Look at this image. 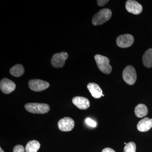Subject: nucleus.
I'll list each match as a JSON object with an SVG mask.
<instances>
[{"label":"nucleus","instance_id":"1","mask_svg":"<svg viewBox=\"0 0 152 152\" xmlns=\"http://www.w3.org/2000/svg\"><path fill=\"white\" fill-rule=\"evenodd\" d=\"M112 15V11L110 9L101 10L93 17L92 24L95 26L103 24L110 19Z\"/></svg>","mask_w":152,"mask_h":152},{"label":"nucleus","instance_id":"2","mask_svg":"<svg viewBox=\"0 0 152 152\" xmlns=\"http://www.w3.org/2000/svg\"><path fill=\"white\" fill-rule=\"evenodd\" d=\"M94 59L98 68L102 72L107 75L111 72L112 67L110 64V59L107 57L101 55H96Z\"/></svg>","mask_w":152,"mask_h":152},{"label":"nucleus","instance_id":"3","mask_svg":"<svg viewBox=\"0 0 152 152\" xmlns=\"http://www.w3.org/2000/svg\"><path fill=\"white\" fill-rule=\"evenodd\" d=\"M25 109L28 112L34 114H45L50 111V106L48 104L29 103L25 105Z\"/></svg>","mask_w":152,"mask_h":152},{"label":"nucleus","instance_id":"4","mask_svg":"<svg viewBox=\"0 0 152 152\" xmlns=\"http://www.w3.org/2000/svg\"><path fill=\"white\" fill-rule=\"evenodd\" d=\"M123 78L127 84L134 85L137 79V73L134 68L131 65L127 66L123 71Z\"/></svg>","mask_w":152,"mask_h":152},{"label":"nucleus","instance_id":"5","mask_svg":"<svg viewBox=\"0 0 152 152\" xmlns=\"http://www.w3.org/2000/svg\"><path fill=\"white\" fill-rule=\"evenodd\" d=\"M69 57L67 53L61 52L55 54L52 57L51 60L52 66L55 68H61L64 66L66 60Z\"/></svg>","mask_w":152,"mask_h":152},{"label":"nucleus","instance_id":"6","mask_svg":"<svg viewBox=\"0 0 152 152\" xmlns=\"http://www.w3.org/2000/svg\"><path fill=\"white\" fill-rule=\"evenodd\" d=\"M48 82L39 79L30 80L28 82L29 87L31 90L36 92H40L47 89L50 87Z\"/></svg>","mask_w":152,"mask_h":152},{"label":"nucleus","instance_id":"7","mask_svg":"<svg viewBox=\"0 0 152 152\" xmlns=\"http://www.w3.org/2000/svg\"><path fill=\"white\" fill-rule=\"evenodd\" d=\"M134 42V38L129 34L121 35L117 38V45L121 48H127L131 47Z\"/></svg>","mask_w":152,"mask_h":152},{"label":"nucleus","instance_id":"8","mask_svg":"<svg viewBox=\"0 0 152 152\" xmlns=\"http://www.w3.org/2000/svg\"><path fill=\"white\" fill-rule=\"evenodd\" d=\"M75 121L69 117H65L59 121L58 123V128L62 132H70L74 129Z\"/></svg>","mask_w":152,"mask_h":152},{"label":"nucleus","instance_id":"9","mask_svg":"<svg viewBox=\"0 0 152 152\" xmlns=\"http://www.w3.org/2000/svg\"><path fill=\"white\" fill-rule=\"evenodd\" d=\"M126 8L129 12L137 15L141 13L142 7L137 1L129 0L126 2Z\"/></svg>","mask_w":152,"mask_h":152},{"label":"nucleus","instance_id":"10","mask_svg":"<svg viewBox=\"0 0 152 152\" xmlns=\"http://www.w3.org/2000/svg\"><path fill=\"white\" fill-rule=\"evenodd\" d=\"M0 88L3 93L8 94L15 91L16 85L12 81L7 78H4L1 81Z\"/></svg>","mask_w":152,"mask_h":152},{"label":"nucleus","instance_id":"11","mask_svg":"<svg viewBox=\"0 0 152 152\" xmlns=\"http://www.w3.org/2000/svg\"><path fill=\"white\" fill-rule=\"evenodd\" d=\"M74 104L80 110H86L90 106L89 101L87 98L82 96H75L72 100Z\"/></svg>","mask_w":152,"mask_h":152},{"label":"nucleus","instance_id":"12","mask_svg":"<svg viewBox=\"0 0 152 152\" xmlns=\"http://www.w3.org/2000/svg\"><path fill=\"white\" fill-rule=\"evenodd\" d=\"M87 88L91 93L93 97L95 99H99L103 94L102 90L99 86L95 83H89Z\"/></svg>","mask_w":152,"mask_h":152},{"label":"nucleus","instance_id":"13","mask_svg":"<svg viewBox=\"0 0 152 152\" xmlns=\"http://www.w3.org/2000/svg\"><path fill=\"white\" fill-rule=\"evenodd\" d=\"M152 127V119L145 118L139 121L137 125V129L141 132H146Z\"/></svg>","mask_w":152,"mask_h":152},{"label":"nucleus","instance_id":"14","mask_svg":"<svg viewBox=\"0 0 152 152\" xmlns=\"http://www.w3.org/2000/svg\"><path fill=\"white\" fill-rule=\"evenodd\" d=\"M142 62L144 66L146 67H152V48L148 49L143 55Z\"/></svg>","mask_w":152,"mask_h":152},{"label":"nucleus","instance_id":"15","mask_svg":"<svg viewBox=\"0 0 152 152\" xmlns=\"http://www.w3.org/2000/svg\"><path fill=\"white\" fill-rule=\"evenodd\" d=\"M135 114L136 116L142 118L146 116L148 114V109L145 105L139 104L135 108Z\"/></svg>","mask_w":152,"mask_h":152},{"label":"nucleus","instance_id":"16","mask_svg":"<svg viewBox=\"0 0 152 152\" xmlns=\"http://www.w3.org/2000/svg\"><path fill=\"white\" fill-rule=\"evenodd\" d=\"M40 147V143L38 141L33 140L27 144L25 150L26 152H37L39 149Z\"/></svg>","mask_w":152,"mask_h":152},{"label":"nucleus","instance_id":"17","mask_svg":"<svg viewBox=\"0 0 152 152\" xmlns=\"http://www.w3.org/2000/svg\"><path fill=\"white\" fill-rule=\"evenodd\" d=\"M25 72L24 68L22 65H16L10 70V73L12 75L15 77H20L24 74Z\"/></svg>","mask_w":152,"mask_h":152},{"label":"nucleus","instance_id":"18","mask_svg":"<svg viewBox=\"0 0 152 152\" xmlns=\"http://www.w3.org/2000/svg\"><path fill=\"white\" fill-rule=\"evenodd\" d=\"M136 144L134 142H129L126 145L124 148V152H136Z\"/></svg>","mask_w":152,"mask_h":152},{"label":"nucleus","instance_id":"19","mask_svg":"<svg viewBox=\"0 0 152 152\" xmlns=\"http://www.w3.org/2000/svg\"><path fill=\"white\" fill-rule=\"evenodd\" d=\"M86 122L87 124L90 126L92 127H95L96 126V123L90 118H87L86 120Z\"/></svg>","mask_w":152,"mask_h":152},{"label":"nucleus","instance_id":"20","mask_svg":"<svg viewBox=\"0 0 152 152\" xmlns=\"http://www.w3.org/2000/svg\"><path fill=\"white\" fill-rule=\"evenodd\" d=\"M25 149L22 145H17L14 147L13 152H25Z\"/></svg>","mask_w":152,"mask_h":152},{"label":"nucleus","instance_id":"21","mask_svg":"<svg viewBox=\"0 0 152 152\" xmlns=\"http://www.w3.org/2000/svg\"><path fill=\"white\" fill-rule=\"evenodd\" d=\"M109 1L108 0H98L97 1L98 5L100 6V7L104 6Z\"/></svg>","mask_w":152,"mask_h":152},{"label":"nucleus","instance_id":"22","mask_svg":"<svg viewBox=\"0 0 152 152\" xmlns=\"http://www.w3.org/2000/svg\"><path fill=\"white\" fill-rule=\"evenodd\" d=\"M102 152H116L114 150L110 148H107L104 149L102 151Z\"/></svg>","mask_w":152,"mask_h":152},{"label":"nucleus","instance_id":"23","mask_svg":"<svg viewBox=\"0 0 152 152\" xmlns=\"http://www.w3.org/2000/svg\"><path fill=\"white\" fill-rule=\"evenodd\" d=\"M0 152H4V151H3L2 149L1 148H0Z\"/></svg>","mask_w":152,"mask_h":152},{"label":"nucleus","instance_id":"24","mask_svg":"<svg viewBox=\"0 0 152 152\" xmlns=\"http://www.w3.org/2000/svg\"><path fill=\"white\" fill-rule=\"evenodd\" d=\"M102 96H104V95L102 94Z\"/></svg>","mask_w":152,"mask_h":152},{"label":"nucleus","instance_id":"25","mask_svg":"<svg viewBox=\"0 0 152 152\" xmlns=\"http://www.w3.org/2000/svg\"><path fill=\"white\" fill-rule=\"evenodd\" d=\"M124 144H125V145H126V142H125V143H124Z\"/></svg>","mask_w":152,"mask_h":152}]
</instances>
